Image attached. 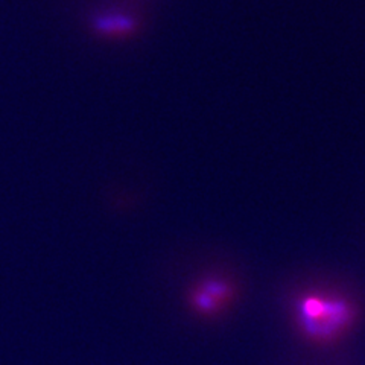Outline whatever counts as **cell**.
Instances as JSON below:
<instances>
[{"instance_id":"7a4b0ae2","label":"cell","mask_w":365,"mask_h":365,"mask_svg":"<svg viewBox=\"0 0 365 365\" xmlns=\"http://www.w3.org/2000/svg\"><path fill=\"white\" fill-rule=\"evenodd\" d=\"M233 287L222 279H209L198 284L192 294V304L200 314L213 315L232 302Z\"/></svg>"},{"instance_id":"3957f363","label":"cell","mask_w":365,"mask_h":365,"mask_svg":"<svg viewBox=\"0 0 365 365\" xmlns=\"http://www.w3.org/2000/svg\"><path fill=\"white\" fill-rule=\"evenodd\" d=\"M93 26L98 37H104L108 40H123L130 38L137 32L139 21L134 16L122 11H108V13H101L95 17Z\"/></svg>"},{"instance_id":"6da1fadb","label":"cell","mask_w":365,"mask_h":365,"mask_svg":"<svg viewBox=\"0 0 365 365\" xmlns=\"http://www.w3.org/2000/svg\"><path fill=\"white\" fill-rule=\"evenodd\" d=\"M355 318V304L334 292H307L295 307L297 324L306 338L315 342L339 339Z\"/></svg>"}]
</instances>
